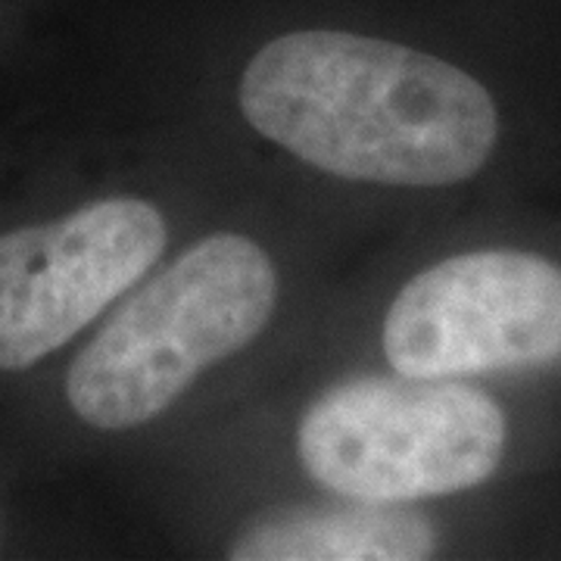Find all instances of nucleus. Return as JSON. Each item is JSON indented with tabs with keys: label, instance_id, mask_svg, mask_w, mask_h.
Instances as JSON below:
<instances>
[{
	"label": "nucleus",
	"instance_id": "7ed1b4c3",
	"mask_svg": "<svg viewBox=\"0 0 561 561\" xmlns=\"http://www.w3.org/2000/svg\"><path fill=\"white\" fill-rule=\"evenodd\" d=\"M297 453L312 481L346 500L446 496L496 471L505 415L456 378H356L302 412Z\"/></svg>",
	"mask_w": 561,
	"mask_h": 561
},
{
	"label": "nucleus",
	"instance_id": "20e7f679",
	"mask_svg": "<svg viewBox=\"0 0 561 561\" xmlns=\"http://www.w3.org/2000/svg\"><path fill=\"white\" fill-rule=\"evenodd\" d=\"M165 243L162 213L140 197L0 228V375H25L76 341Z\"/></svg>",
	"mask_w": 561,
	"mask_h": 561
},
{
	"label": "nucleus",
	"instance_id": "423d86ee",
	"mask_svg": "<svg viewBox=\"0 0 561 561\" xmlns=\"http://www.w3.org/2000/svg\"><path fill=\"white\" fill-rule=\"evenodd\" d=\"M437 552V530L405 502L294 508L243 527L234 561H421Z\"/></svg>",
	"mask_w": 561,
	"mask_h": 561
},
{
	"label": "nucleus",
	"instance_id": "39448f33",
	"mask_svg": "<svg viewBox=\"0 0 561 561\" xmlns=\"http://www.w3.org/2000/svg\"><path fill=\"white\" fill-rule=\"evenodd\" d=\"M397 375L465 378L561 359V268L515 250L461 253L424 268L383 319Z\"/></svg>",
	"mask_w": 561,
	"mask_h": 561
},
{
	"label": "nucleus",
	"instance_id": "f257e3e1",
	"mask_svg": "<svg viewBox=\"0 0 561 561\" xmlns=\"http://www.w3.org/2000/svg\"><path fill=\"white\" fill-rule=\"evenodd\" d=\"M238 103L262 138L306 165L393 187L471 179L500 138L481 81L424 50L341 28L262 44Z\"/></svg>",
	"mask_w": 561,
	"mask_h": 561
},
{
	"label": "nucleus",
	"instance_id": "f03ea898",
	"mask_svg": "<svg viewBox=\"0 0 561 561\" xmlns=\"http://www.w3.org/2000/svg\"><path fill=\"white\" fill-rule=\"evenodd\" d=\"M278 302L272 256L247 234L219 231L147 280L69 362L62 397L94 431L160 419L206 368L260 337Z\"/></svg>",
	"mask_w": 561,
	"mask_h": 561
}]
</instances>
